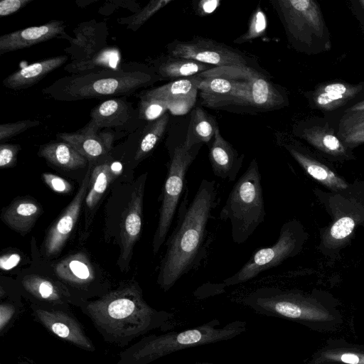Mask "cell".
<instances>
[{
  "label": "cell",
  "instance_id": "f35d334b",
  "mask_svg": "<svg viewBox=\"0 0 364 364\" xmlns=\"http://www.w3.org/2000/svg\"><path fill=\"white\" fill-rule=\"evenodd\" d=\"M22 305L12 301L1 300L0 336H4L20 316Z\"/></svg>",
  "mask_w": 364,
  "mask_h": 364
},
{
  "label": "cell",
  "instance_id": "74e56055",
  "mask_svg": "<svg viewBox=\"0 0 364 364\" xmlns=\"http://www.w3.org/2000/svg\"><path fill=\"white\" fill-rule=\"evenodd\" d=\"M267 27L266 16L260 6H257L252 14L247 31L237 38L235 43H244L262 36Z\"/></svg>",
  "mask_w": 364,
  "mask_h": 364
},
{
  "label": "cell",
  "instance_id": "e575fe53",
  "mask_svg": "<svg viewBox=\"0 0 364 364\" xmlns=\"http://www.w3.org/2000/svg\"><path fill=\"white\" fill-rule=\"evenodd\" d=\"M171 1L172 0H151L132 15L118 18L117 22L126 26L129 30L136 31L155 14Z\"/></svg>",
  "mask_w": 364,
  "mask_h": 364
},
{
  "label": "cell",
  "instance_id": "9a60e30c",
  "mask_svg": "<svg viewBox=\"0 0 364 364\" xmlns=\"http://www.w3.org/2000/svg\"><path fill=\"white\" fill-rule=\"evenodd\" d=\"M90 166L75 197L47 233L43 243L47 257L56 255L60 252L75 225L90 186Z\"/></svg>",
  "mask_w": 364,
  "mask_h": 364
},
{
  "label": "cell",
  "instance_id": "bcb514c9",
  "mask_svg": "<svg viewBox=\"0 0 364 364\" xmlns=\"http://www.w3.org/2000/svg\"><path fill=\"white\" fill-rule=\"evenodd\" d=\"M18 260H19V257L17 255H12L11 256L6 257V259L1 258V264L9 262V263L6 265L4 269H9V268L12 267L14 265H15V264H16Z\"/></svg>",
  "mask_w": 364,
  "mask_h": 364
},
{
  "label": "cell",
  "instance_id": "d6a6232c",
  "mask_svg": "<svg viewBox=\"0 0 364 364\" xmlns=\"http://www.w3.org/2000/svg\"><path fill=\"white\" fill-rule=\"evenodd\" d=\"M338 135L350 146L364 143V115L358 111L346 112L341 119Z\"/></svg>",
  "mask_w": 364,
  "mask_h": 364
},
{
  "label": "cell",
  "instance_id": "ee69618b",
  "mask_svg": "<svg viewBox=\"0 0 364 364\" xmlns=\"http://www.w3.org/2000/svg\"><path fill=\"white\" fill-rule=\"evenodd\" d=\"M33 0H2L0 1L1 17L13 14L24 8Z\"/></svg>",
  "mask_w": 364,
  "mask_h": 364
},
{
  "label": "cell",
  "instance_id": "1f68e13d",
  "mask_svg": "<svg viewBox=\"0 0 364 364\" xmlns=\"http://www.w3.org/2000/svg\"><path fill=\"white\" fill-rule=\"evenodd\" d=\"M169 121L167 112L158 119L148 122L139 129L138 141L134 160L139 161L147 157L163 138Z\"/></svg>",
  "mask_w": 364,
  "mask_h": 364
},
{
  "label": "cell",
  "instance_id": "681fc988",
  "mask_svg": "<svg viewBox=\"0 0 364 364\" xmlns=\"http://www.w3.org/2000/svg\"><path fill=\"white\" fill-rule=\"evenodd\" d=\"M18 364H31V363H30L28 361L23 360V361L19 362Z\"/></svg>",
  "mask_w": 364,
  "mask_h": 364
},
{
  "label": "cell",
  "instance_id": "ac0fdd59",
  "mask_svg": "<svg viewBox=\"0 0 364 364\" xmlns=\"http://www.w3.org/2000/svg\"><path fill=\"white\" fill-rule=\"evenodd\" d=\"M124 134L107 129L92 132L81 128L74 132L58 133L56 136L60 141L70 144L91 162L107 156L114 141Z\"/></svg>",
  "mask_w": 364,
  "mask_h": 364
},
{
  "label": "cell",
  "instance_id": "ab89813d",
  "mask_svg": "<svg viewBox=\"0 0 364 364\" xmlns=\"http://www.w3.org/2000/svg\"><path fill=\"white\" fill-rule=\"evenodd\" d=\"M322 361L341 364H364V353L345 350H329L321 353Z\"/></svg>",
  "mask_w": 364,
  "mask_h": 364
},
{
  "label": "cell",
  "instance_id": "8992f818",
  "mask_svg": "<svg viewBox=\"0 0 364 364\" xmlns=\"http://www.w3.org/2000/svg\"><path fill=\"white\" fill-rule=\"evenodd\" d=\"M242 303L257 314L287 319L324 321L331 314L314 299L275 287H262L249 294Z\"/></svg>",
  "mask_w": 364,
  "mask_h": 364
},
{
  "label": "cell",
  "instance_id": "7c38bea8",
  "mask_svg": "<svg viewBox=\"0 0 364 364\" xmlns=\"http://www.w3.org/2000/svg\"><path fill=\"white\" fill-rule=\"evenodd\" d=\"M34 320L55 336L88 352L95 350L82 323L70 310L47 309L31 305Z\"/></svg>",
  "mask_w": 364,
  "mask_h": 364
},
{
  "label": "cell",
  "instance_id": "484cf974",
  "mask_svg": "<svg viewBox=\"0 0 364 364\" xmlns=\"http://www.w3.org/2000/svg\"><path fill=\"white\" fill-rule=\"evenodd\" d=\"M364 85L344 82H330L320 86L312 96L314 105L320 109L331 111L343 106L358 96Z\"/></svg>",
  "mask_w": 364,
  "mask_h": 364
},
{
  "label": "cell",
  "instance_id": "5bb4252c",
  "mask_svg": "<svg viewBox=\"0 0 364 364\" xmlns=\"http://www.w3.org/2000/svg\"><path fill=\"white\" fill-rule=\"evenodd\" d=\"M21 287L33 305L47 309L70 310L69 304L80 306L81 302L55 282L38 274L25 276Z\"/></svg>",
  "mask_w": 364,
  "mask_h": 364
},
{
  "label": "cell",
  "instance_id": "3957f363",
  "mask_svg": "<svg viewBox=\"0 0 364 364\" xmlns=\"http://www.w3.org/2000/svg\"><path fill=\"white\" fill-rule=\"evenodd\" d=\"M161 81L146 63H123L121 69L69 75L42 89L43 95L60 102L127 97Z\"/></svg>",
  "mask_w": 364,
  "mask_h": 364
},
{
  "label": "cell",
  "instance_id": "52a82bcc",
  "mask_svg": "<svg viewBox=\"0 0 364 364\" xmlns=\"http://www.w3.org/2000/svg\"><path fill=\"white\" fill-rule=\"evenodd\" d=\"M202 145L188 148L182 143L175 146L172 152L162 190L159 222L153 239L154 254L159 252L165 242L185 188L187 171Z\"/></svg>",
  "mask_w": 364,
  "mask_h": 364
},
{
  "label": "cell",
  "instance_id": "d6986e66",
  "mask_svg": "<svg viewBox=\"0 0 364 364\" xmlns=\"http://www.w3.org/2000/svg\"><path fill=\"white\" fill-rule=\"evenodd\" d=\"M63 21L51 20L43 25L20 29L0 36V55L33 46L54 38H63Z\"/></svg>",
  "mask_w": 364,
  "mask_h": 364
},
{
  "label": "cell",
  "instance_id": "30bf717a",
  "mask_svg": "<svg viewBox=\"0 0 364 364\" xmlns=\"http://www.w3.org/2000/svg\"><path fill=\"white\" fill-rule=\"evenodd\" d=\"M299 237L293 223H287L280 230L277 241L269 247L257 250L233 275L225 279V287L247 282L259 274L280 264L292 256L298 248Z\"/></svg>",
  "mask_w": 364,
  "mask_h": 364
},
{
  "label": "cell",
  "instance_id": "ba28073f",
  "mask_svg": "<svg viewBox=\"0 0 364 364\" xmlns=\"http://www.w3.org/2000/svg\"><path fill=\"white\" fill-rule=\"evenodd\" d=\"M278 14L289 40L311 46L315 38L323 40L326 28L320 8L311 0H269Z\"/></svg>",
  "mask_w": 364,
  "mask_h": 364
},
{
  "label": "cell",
  "instance_id": "cb8c5ba5",
  "mask_svg": "<svg viewBox=\"0 0 364 364\" xmlns=\"http://www.w3.org/2000/svg\"><path fill=\"white\" fill-rule=\"evenodd\" d=\"M68 58L62 55L31 63L5 77L3 85L14 90L28 88L65 64Z\"/></svg>",
  "mask_w": 364,
  "mask_h": 364
},
{
  "label": "cell",
  "instance_id": "f907efd6",
  "mask_svg": "<svg viewBox=\"0 0 364 364\" xmlns=\"http://www.w3.org/2000/svg\"><path fill=\"white\" fill-rule=\"evenodd\" d=\"M359 3L361 4L363 8L364 9V0L360 1Z\"/></svg>",
  "mask_w": 364,
  "mask_h": 364
},
{
  "label": "cell",
  "instance_id": "277c9868",
  "mask_svg": "<svg viewBox=\"0 0 364 364\" xmlns=\"http://www.w3.org/2000/svg\"><path fill=\"white\" fill-rule=\"evenodd\" d=\"M247 331V323L234 321L221 326L218 319L181 331L144 336L119 355L116 364H149L183 349L232 339Z\"/></svg>",
  "mask_w": 364,
  "mask_h": 364
},
{
  "label": "cell",
  "instance_id": "c3c4849f",
  "mask_svg": "<svg viewBox=\"0 0 364 364\" xmlns=\"http://www.w3.org/2000/svg\"><path fill=\"white\" fill-rule=\"evenodd\" d=\"M196 364H218V363H209V362H197Z\"/></svg>",
  "mask_w": 364,
  "mask_h": 364
},
{
  "label": "cell",
  "instance_id": "7bdbcfd3",
  "mask_svg": "<svg viewBox=\"0 0 364 364\" xmlns=\"http://www.w3.org/2000/svg\"><path fill=\"white\" fill-rule=\"evenodd\" d=\"M42 176L45 183L55 192L68 193L71 191L70 183L63 178L50 173H43Z\"/></svg>",
  "mask_w": 364,
  "mask_h": 364
},
{
  "label": "cell",
  "instance_id": "7dc6e473",
  "mask_svg": "<svg viewBox=\"0 0 364 364\" xmlns=\"http://www.w3.org/2000/svg\"><path fill=\"white\" fill-rule=\"evenodd\" d=\"M355 111H358L359 112L364 115V100L355 104L350 108L346 110V112Z\"/></svg>",
  "mask_w": 364,
  "mask_h": 364
},
{
  "label": "cell",
  "instance_id": "d4e9b609",
  "mask_svg": "<svg viewBox=\"0 0 364 364\" xmlns=\"http://www.w3.org/2000/svg\"><path fill=\"white\" fill-rule=\"evenodd\" d=\"M279 142L299 163L304 170L312 178L334 191L344 190L348 187L343 179L329 168L301 151L290 143H287L276 134Z\"/></svg>",
  "mask_w": 364,
  "mask_h": 364
},
{
  "label": "cell",
  "instance_id": "44dd1931",
  "mask_svg": "<svg viewBox=\"0 0 364 364\" xmlns=\"http://www.w3.org/2000/svg\"><path fill=\"white\" fill-rule=\"evenodd\" d=\"M161 80H177L198 75L215 66L191 59L178 58L168 54L146 60Z\"/></svg>",
  "mask_w": 364,
  "mask_h": 364
},
{
  "label": "cell",
  "instance_id": "b9f144b4",
  "mask_svg": "<svg viewBox=\"0 0 364 364\" xmlns=\"http://www.w3.org/2000/svg\"><path fill=\"white\" fill-rule=\"evenodd\" d=\"M21 149L19 144L1 143L0 144V167L9 168L13 166Z\"/></svg>",
  "mask_w": 364,
  "mask_h": 364
},
{
  "label": "cell",
  "instance_id": "f546056e",
  "mask_svg": "<svg viewBox=\"0 0 364 364\" xmlns=\"http://www.w3.org/2000/svg\"><path fill=\"white\" fill-rule=\"evenodd\" d=\"M295 134L305 139L313 146L328 154L341 156L346 154L344 144L328 126L299 125Z\"/></svg>",
  "mask_w": 364,
  "mask_h": 364
},
{
  "label": "cell",
  "instance_id": "603a6c76",
  "mask_svg": "<svg viewBox=\"0 0 364 364\" xmlns=\"http://www.w3.org/2000/svg\"><path fill=\"white\" fill-rule=\"evenodd\" d=\"M287 103L282 88L267 80L264 76L252 81L250 95L240 112H263L279 109Z\"/></svg>",
  "mask_w": 364,
  "mask_h": 364
},
{
  "label": "cell",
  "instance_id": "5b68a950",
  "mask_svg": "<svg viewBox=\"0 0 364 364\" xmlns=\"http://www.w3.org/2000/svg\"><path fill=\"white\" fill-rule=\"evenodd\" d=\"M261 179L258 162L253 159L220 210V218L230 222L232 239L236 244L246 242L265 220Z\"/></svg>",
  "mask_w": 364,
  "mask_h": 364
},
{
  "label": "cell",
  "instance_id": "6da1fadb",
  "mask_svg": "<svg viewBox=\"0 0 364 364\" xmlns=\"http://www.w3.org/2000/svg\"><path fill=\"white\" fill-rule=\"evenodd\" d=\"M79 307L106 343L119 347L154 330L168 328L173 316L151 306L136 282L123 284L97 299L82 301Z\"/></svg>",
  "mask_w": 364,
  "mask_h": 364
},
{
  "label": "cell",
  "instance_id": "8fae6325",
  "mask_svg": "<svg viewBox=\"0 0 364 364\" xmlns=\"http://www.w3.org/2000/svg\"><path fill=\"white\" fill-rule=\"evenodd\" d=\"M90 116V120L82 129L92 132L107 129L133 134L146 124L139 119L138 108L127 97L103 100L91 110Z\"/></svg>",
  "mask_w": 364,
  "mask_h": 364
},
{
  "label": "cell",
  "instance_id": "9c48e42d",
  "mask_svg": "<svg viewBox=\"0 0 364 364\" xmlns=\"http://www.w3.org/2000/svg\"><path fill=\"white\" fill-rule=\"evenodd\" d=\"M167 54L191 59L215 67L249 66L252 60L246 53L226 44L200 36L188 41L173 40L166 46Z\"/></svg>",
  "mask_w": 364,
  "mask_h": 364
},
{
  "label": "cell",
  "instance_id": "f1b7e54d",
  "mask_svg": "<svg viewBox=\"0 0 364 364\" xmlns=\"http://www.w3.org/2000/svg\"><path fill=\"white\" fill-rule=\"evenodd\" d=\"M38 154L50 164L65 170L85 166L88 161L70 144L63 141H50L39 147Z\"/></svg>",
  "mask_w": 364,
  "mask_h": 364
},
{
  "label": "cell",
  "instance_id": "d590c367",
  "mask_svg": "<svg viewBox=\"0 0 364 364\" xmlns=\"http://www.w3.org/2000/svg\"><path fill=\"white\" fill-rule=\"evenodd\" d=\"M355 223L350 217H343L336 220L326 235L325 242L330 246H338L346 241L354 230Z\"/></svg>",
  "mask_w": 364,
  "mask_h": 364
},
{
  "label": "cell",
  "instance_id": "4fadbf2b",
  "mask_svg": "<svg viewBox=\"0 0 364 364\" xmlns=\"http://www.w3.org/2000/svg\"><path fill=\"white\" fill-rule=\"evenodd\" d=\"M201 77L198 75L171 81L161 86L141 90L140 98L164 101L175 115L187 114L194 106Z\"/></svg>",
  "mask_w": 364,
  "mask_h": 364
},
{
  "label": "cell",
  "instance_id": "2e32d148",
  "mask_svg": "<svg viewBox=\"0 0 364 364\" xmlns=\"http://www.w3.org/2000/svg\"><path fill=\"white\" fill-rule=\"evenodd\" d=\"M146 173L138 178L123 215L121 225V254L119 264L125 268L129 263L135 242L142 227L143 199Z\"/></svg>",
  "mask_w": 364,
  "mask_h": 364
},
{
  "label": "cell",
  "instance_id": "4dcf8cb0",
  "mask_svg": "<svg viewBox=\"0 0 364 364\" xmlns=\"http://www.w3.org/2000/svg\"><path fill=\"white\" fill-rule=\"evenodd\" d=\"M218 127V124L212 116L203 109L195 107L191 111L184 144L188 148H191L196 145L209 143L213 139Z\"/></svg>",
  "mask_w": 364,
  "mask_h": 364
},
{
  "label": "cell",
  "instance_id": "f6af8a7d",
  "mask_svg": "<svg viewBox=\"0 0 364 364\" xmlns=\"http://www.w3.org/2000/svg\"><path fill=\"white\" fill-rule=\"evenodd\" d=\"M200 3L202 4V5L199 6L200 10L202 12L208 14L213 11L215 9L219 2L217 1H201Z\"/></svg>",
  "mask_w": 364,
  "mask_h": 364
},
{
  "label": "cell",
  "instance_id": "8d00e7d4",
  "mask_svg": "<svg viewBox=\"0 0 364 364\" xmlns=\"http://www.w3.org/2000/svg\"><path fill=\"white\" fill-rule=\"evenodd\" d=\"M139 117L145 123L155 121L168 111L167 104L156 99L140 98L138 105Z\"/></svg>",
  "mask_w": 364,
  "mask_h": 364
},
{
  "label": "cell",
  "instance_id": "e0dca14e",
  "mask_svg": "<svg viewBox=\"0 0 364 364\" xmlns=\"http://www.w3.org/2000/svg\"><path fill=\"white\" fill-rule=\"evenodd\" d=\"M75 37L66 35L70 46L64 49L71 61L90 58L108 46L109 27L105 22L90 20L80 23L74 30Z\"/></svg>",
  "mask_w": 364,
  "mask_h": 364
},
{
  "label": "cell",
  "instance_id": "7402d4cb",
  "mask_svg": "<svg viewBox=\"0 0 364 364\" xmlns=\"http://www.w3.org/2000/svg\"><path fill=\"white\" fill-rule=\"evenodd\" d=\"M57 277L68 286L87 294L92 287L95 273L87 257L82 253L72 255L57 263Z\"/></svg>",
  "mask_w": 364,
  "mask_h": 364
},
{
  "label": "cell",
  "instance_id": "60d3db41",
  "mask_svg": "<svg viewBox=\"0 0 364 364\" xmlns=\"http://www.w3.org/2000/svg\"><path fill=\"white\" fill-rule=\"evenodd\" d=\"M40 124L41 122L36 119H23L15 122L1 124L0 141L4 143L5 141Z\"/></svg>",
  "mask_w": 364,
  "mask_h": 364
},
{
  "label": "cell",
  "instance_id": "836d02e7",
  "mask_svg": "<svg viewBox=\"0 0 364 364\" xmlns=\"http://www.w3.org/2000/svg\"><path fill=\"white\" fill-rule=\"evenodd\" d=\"M112 178V171L108 163L96 166L90 175V186L85 204L87 208L93 209L105 192Z\"/></svg>",
  "mask_w": 364,
  "mask_h": 364
},
{
  "label": "cell",
  "instance_id": "7a4b0ae2",
  "mask_svg": "<svg viewBox=\"0 0 364 364\" xmlns=\"http://www.w3.org/2000/svg\"><path fill=\"white\" fill-rule=\"evenodd\" d=\"M215 181L203 179L192 201L183 200L178 208L176 226L166 242L157 284L168 291L186 274L196 268L205 254L207 227L218 205Z\"/></svg>",
  "mask_w": 364,
  "mask_h": 364
},
{
  "label": "cell",
  "instance_id": "4316f807",
  "mask_svg": "<svg viewBox=\"0 0 364 364\" xmlns=\"http://www.w3.org/2000/svg\"><path fill=\"white\" fill-rule=\"evenodd\" d=\"M41 212V205L36 201L20 199L3 210L1 220L10 228L25 235L33 228Z\"/></svg>",
  "mask_w": 364,
  "mask_h": 364
},
{
  "label": "cell",
  "instance_id": "ffe728a7",
  "mask_svg": "<svg viewBox=\"0 0 364 364\" xmlns=\"http://www.w3.org/2000/svg\"><path fill=\"white\" fill-rule=\"evenodd\" d=\"M244 154L225 140L218 127L210 146L209 160L215 176L223 180L234 181L242 167Z\"/></svg>",
  "mask_w": 364,
  "mask_h": 364
},
{
  "label": "cell",
  "instance_id": "83f0119b",
  "mask_svg": "<svg viewBox=\"0 0 364 364\" xmlns=\"http://www.w3.org/2000/svg\"><path fill=\"white\" fill-rule=\"evenodd\" d=\"M122 65L119 48L108 46L90 58L70 61L63 70L70 75L86 74L105 70H117L122 68Z\"/></svg>",
  "mask_w": 364,
  "mask_h": 364
}]
</instances>
